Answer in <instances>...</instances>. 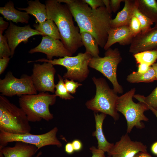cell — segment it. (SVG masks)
Listing matches in <instances>:
<instances>
[{"instance_id":"b9f144b4","label":"cell","mask_w":157,"mask_h":157,"mask_svg":"<svg viewBox=\"0 0 157 157\" xmlns=\"http://www.w3.org/2000/svg\"><path fill=\"white\" fill-rule=\"evenodd\" d=\"M133 157H153L147 152H140L136 154Z\"/></svg>"},{"instance_id":"7402d4cb","label":"cell","mask_w":157,"mask_h":157,"mask_svg":"<svg viewBox=\"0 0 157 157\" xmlns=\"http://www.w3.org/2000/svg\"><path fill=\"white\" fill-rule=\"evenodd\" d=\"M138 10L153 23H157V2L155 0H136Z\"/></svg>"},{"instance_id":"ee69618b","label":"cell","mask_w":157,"mask_h":157,"mask_svg":"<svg viewBox=\"0 0 157 157\" xmlns=\"http://www.w3.org/2000/svg\"><path fill=\"white\" fill-rule=\"evenodd\" d=\"M151 66L155 72L156 74V80L157 81V63H154Z\"/></svg>"},{"instance_id":"277c9868","label":"cell","mask_w":157,"mask_h":157,"mask_svg":"<svg viewBox=\"0 0 157 157\" xmlns=\"http://www.w3.org/2000/svg\"><path fill=\"white\" fill-rule=\"evenodd\" d=\"M29 121L23 111L0 95V131L23 134L30 133Z\"/></svg>"},{"instance_id":"9a60e30c","label":"cell","mask_w":157,"mask_h":157,"mask_svg":"<svg viewBox=\"0 0 157 157\" xmlns=\"http://www.w3.org/2000/svg\"><path fill=\"white\" fill-rule=\"evenodd\" d=\"M157 49V23L146 32H140L134 37L130 44L129 52L133 54Z\"/></svg>"},{"instance_id":"8fae6325","label":"cell","mask_w":157,"mask_h":157,"mask_svg":"<svg viewBox=\"0 0 157 157\" xmlns=\"http://www.w3.org/2000/svg\"><path fill=\"white\" fill-rule=\"evenodd\" d=\"M56 72L53 65L48 62L35 63L31 76L34 86L40 92H55L54 77Z\"/></svg>"},{"instance_id":"603a6c76","label":"cell","mask_w":157,"mask_h":157,"mask_svg":"<svg viewBox=\"0 0 157 157\" xmlns=\"http://www.w3.org/2000/svg\"><path fill=\"white\" fill-rule=\"evenodd\" d=\"M33 26L35 29L43 33L44 36H48L55 39H61L57 27L51 19H47L41 23L34 24Z\"/></svg>"},{"instance_id":"5bb4252c","label":"cell","mask_w":157,"mask_h":157,"mask_svg":"<svg viewBox=\"0 0 157 157\" xmlns=\"http://www.w3.org/2000/svg\"><path fill=\"white\" fill-rule=\"evenodd\" d=\"M36 52L44 53L46 55L47 59L49 60H52L54 56L63 58L72 56L61 41L47 36H42L40 44L28 51L31 54Z\"/></svg>"},{"instance_id":"d590c367","label":"cell","mask_w":157,"mask_h":157,"mask_svg":"<svg viewBox=\"0 0 157 157\" xmlns=\"http://www.w3.org/2000/svg\"><path fill=\"white\" fill-rule=\"evenodd\" d=\"M10 58H0V74L4 71L10 60Z\"/></svg>"},{"instance_id":"c3c4849f","label":"cell","mask_w":157,"mask_h":157,"mask_svg":"<svg viewBox=\"0 0 157 157\" xmlns=\"http://www.w3.org/2000/svg\"></svg>"},{"instance_id":"8992f818","label":"cell","mask_w":157,"mask_h":157,"mask_svg":"<svg viewBox=\"0 0 157 157\" xmlns=\"http://www.w3.org/2000/svg\"><path fill=\"white\" fill-rule=\"evenodd\" d=\"M135 91V88H133L119 96L117 103V111L124 115L126 121L128 133L131 132L134 126L138 129L144 128V125L141 122L149 120L144 115V112L149 109L148 105L141 101L135 103L133 100Z\"/></svg>"},{"instance_id":"bcb514c9","label":"cell","mask_w":157,"mask_h":157,"mask_svg":"<svg viewBox=\"0 0 157 157\" xmlns=\"http://www.w3.org/2000/svg\"><path fill=\"white\" fill-rule=\"evenodd\" d=\"M42 154V152L40 151L35 156H33L32 157H40Z\"/></svg>"},{"instance_id":"e0dca14e","label":"cell","mask_w":157,"mask_h":157,"mask_svg":"<svg viewBox=\"0 0 157 157\" xmlns=\"http://www.w3.org/2000/svg\"><path fill=\"white\" fill-rule=\"evenodd\" d=\"M38 150L34 145L17 141L14 146H6L0 151V157H32Z\"/></svg>"},{"instance_id":"30bf717a","label":"cell","mask_w":157,"mask_h":157,"mask_svg":"<svg viewBox=\"0 0 157 157\" xmlns=\"http://www.w3.org/2000/svg\"><path fill=\"white\" fill-rule=\"evenodd\" d=\"M0 92L1 95L8 97L37 94L31 76L24 75L18 78L10 71L4 78L0 79Z\"/></svg>"},{"instance_id":"d6986e66","label":"cell","mask_w":157,"mask_h":157,"mask_svg":"<svg viewBox=\"0 0 157 157\" xmlns=\"http://www.w3.org/2000/svg\"><path fill=\"white\" fill-rule=\"evenodd\" d=\"M0 13L7 20L17 24H27L30 16L26 12L19 11L16 9L14 3L11 1H8L3 7H0Z\"/></svg>"},{"instance_id":"2e32d148","label":"cell","mask_w":157,"mask_h":157,"mask_svg":"<svg viewBox=\"0 0 157 157\" xmlns=\"http://www.w3.org/2000/svg\"><path fill=\"white\" fill-rule=\"evenodd\" d=\"M134 37L128 26L110 28L104 49L106 51L113 44L117 42L121 45L130 44Z\"/></svg>"},{"instance_id":"d4e9b609","label":"cell","mask_w":157,"mask_h":157,"mask_svg":"<svg viewBox=\"0 0 157 157\" xmlns=\"http://www.w3.org/2000/svg\"><path fill=\"white\" fill-rule=\"evenodd\" d=\"M80 33L82 42L85 49V52L90 54L92 57H99V45L94 37L87 32Z\"/></svg>"},{"instance_id":"74e56055","label":"cell","mask_w":157,"mask_h":157,"mask_svg":"<svg viewBox=\"0 0 157 157\" xmlns=\"http://www.w3.org/2000/svg\"><path fill=\"white\" fill-rule=\"evenodd\" d=\"M9 23L5 21L2 17H0V34H3L4 31L7 29Z\"/></svg>"},{"instance_id":"4fadbf2b","label":"cell","mask_w":157,"mask_h":157,"mask_svg":"<svg viewBox=\"0 0 157 157\" xmlns=\"http://www.w3.org/2000/svg\"><path fill=\"white\" fill-rule=\"evenodd\" d=\"M147 147L141 142L131 140L126 133L123 135L108 153L112 157H133L140 152H147Z\"/></svg>"},{"instance_id":"4dcf8cb0","label":"cell","mask_w":157,"mask_h":157,"mask_svg":"<svg viewBox=\"0 0 157 157\" xmlns=\"http://www.w3.org/2000/svg\"><path fill=\"white\" fill-rule=\"evenodd\" d=\"M130 30L134 37L141 32V26L138 19L133 16L129 26Z\"/></svg>"},{"instance_id":"f35d334b","label":"cell","mask_w":157,"mask_h":157,"mask_svg":"<svg viewBox=\"0 0 157 157\" xmlns=\"http://www.w3.org/2000/svg\"><path fill=\"white\" fill-rule=\"evenodd\" d=\"M150 66L147 64L140 63L139 64L138 72L140 73H144L146 72Z\"/></svg>"},{"instance_id":"ba28073f","label":"cell","mask_w":157,"mask_h":157,"mask_svg":"<svg viewBox=\"0 0 157 157\" xmlns=\"http://www.w3.org/2000/svg\"><path fill=\"white\" fill-rule=\"evenodd\" d=\"M122 60L118 49L109 48L106 51L103 57H92L89 66L99 72L112 83L113 89L117 93L122 94V87L119 84L117 79V71L118 64Z\"/></svg>"},{"instance_id":"484cf974","label":"cell","mask_w":157,"mask_h":157,"mask_svg":"<svg viewBox=\"0 0 157 157\" xmlns=\"http://www.w3.org/2000/svg\"><path fill=\"white\" fill-rule=\"evenodd\" d=\"M137 63H143L151 66L157 60V49L142 51L133 54Z\"/></svg>"},{"instance_id":"52a82bcc","label":"cell","mask_w":157,"mask_h":157,"mask_svg":"<svg viewBox=\"0 0 157 157\" xmlns=\"http://www.w3.org/2000/svg\"><path fill=\"white\" fill-rule=\"evenodd\" d=\"M92 57L90 54L85 52L79 53L74 56H66L50 60L43 58L34 61H28V63L46 62L50 63L53 65H61L67 70L63 76V78L82 82L89 75L90 70L88 67Z\"/></svg>"},{"instance_id":"4316f807","label":"cell","mask_w":157,"mask_h":157,"mask_svg":"<svg viewBox=\"0 0 157 157\" xmlns=\"http://www.w3.org/2000/svg\"><path fill=\"white\" fill-rule=\"evenodd\" d=\"M135 4L133 15L137 18L140 23L141 26V32L145 33L151 28V26L153 23L138 10L136 0H135Z\"/></svg>"},{"instance_id":"f1b7e54d","label":"cell","mask_w":157,"mask_h":157,"mask_svg":"<svg viewBox=\"0 0 157 157\" xmlns=\"http://www.w3.org/2000/svg\"><path fill=\"white\" fill-rule=\"evenodd\" d=\"M133 97L139 101L142 102L148 106L157 110V86L148 96L135 94Z\"/></svg>"},{"instance_id":"83f0119b","label":"cell","mask_w":157,"mask_h":157,"mask_svg":"<svg viewBox=\"0 0 157 157\" xmlns=\"http://www.w3.org/2000/svg\"><path fill=\"white\" fill-rule=\"evenodd\" d=\"M59 81L55 85V94L60 98L65 100H70L74 98L68 92L65 86L63 78L59 74H58Z\"/></svg>"},{"instance_id":"60d3db41","label":"cell","mask_w":157,"mask_h":157,"mask_svg":"<svg viewBox=\"0 0 157 157\" xmlns=\"http://www.w3.org/2000/svg\"><path fill=\"white\" fill-rule=\"evenodd\" d=\"M105 7L109 13L111 14L112 12L110 4V0H102Z\"/></svg>"},{"instance_id":"8d00e7d4","label":"cell","mask_w":157,"mask_h":157,"mask_svg":"<svg viewBox=\"0 0 157 157\" xmlns=\"http://www.w3.org/2000/svg\"><path fill=\"white\" fill-rule=\"evenodd\" d=\"M74 151H80L83 147V144L81 141L78 139H75L72 142Z\"/></svg>"},{"instance_id":"3957f363","label":"cell","mask_w":157,"mask_h":157,"mask_svg":"<svg viewBox=\"0 0 157 157\" xmlns=\"http://www.w3.org/2000/svg\"><path fill=\"white\" fill-rule=\"evenodd\" d=\"M56 97L47 92L22 95L19 99V106L29 122H39L42 119L48 122L53 118L49 107L55 104Z\"/></svg>"},{"instance_id":"7bdbcfd3","label":"cell","mask_w":157,"mask_h":157,"mask_svg":"<svg viewBox=\"0 0 157 157\" xmlns=\"http://www.w3.org/2000/svg\"><path fill=\"white\" fill-rule=\"evenodd\" d=\"M151 149L152 153L157 156V141L155 142L152 145Z\"/></svg>"},{"instance_id":"7dc6e473","label":"cell","mask_w":157,"mask_h":157,"mask_svg":"<svg viewBox=\"0 0 157 157\" xmlns=\"http://www.w3.org/2000/svg\"><path fill=\"white\" fill-rule=\"evenodd\" d=\"M107 157H112L111 156H108Z\"/></svg>"},{"instance_id":"f546056e","label":"cell","mask_w":157,"mask_h":157,"mask_svg":"<svg viewBox=\"0 0 157 157\" xmlns=\"http://www.w3.org/2000/svg\"><path fill=\"white\" fill-rule=\"evenodd\" d=\"M11 55V51L6 36L5 34H0V58H9Z\"/></svg>"},{"instance_id":"cb8c5ba5","label":"cell","mask_w":157,"mask_h":157,"mask_svg":"<svg viewBox=\"0 0 157 157\" xmlns=\"http://www.w3.org/2000/svg\"><path fill=\"white\" fill-rule=\"evenodd\" d=\"M126 80L131 83L151 82L156 80V74L154 69L151 66L144 73L133 72L127 76Z\"/></svg>"},{"instance_id":"44dd1931","label":"cell","mask_w":157,"mask_h":157,"mask_svg":"<svg viewBox=\"0 0 157 157\" xmlns=\"http://www.w3.org/2000/svg\"><path fill=\"white\" fill-rule=\"evenodd\" d=\"M28 6L26 8H17L19 10H24L34 16L36 23H41L47 19L46 6L39 0L27 1Z\"/></svg>"},{"instance_id":"6da1fadb","label":"cell","mask_w":157,"mask_h":157,"mask_svg":"<svg viewBox=\"0 0 157 157\" xmlns=\"http://www.w3.org/2000/svg\"><path fill=\"white\" fill-rule=\"evenodd\" d=\"M58 1L67 6L78 24L80 33L86 32L90 33L99 45L104 48L111 28L112 19L111 15L105 6L93 9L83 0Z\"/></svg>"},{"instance_id":"d6a6232c","label":"cell","mask_w":157,"mask_h":157,"mask_svg":"<svg viewBox=\"0 0 157 157\" xmlns=\"http://www.w3.org/2000/svg\"><path fill=\"white\" fill-rule=\"evenodd\" d=\"M92 9H96L99 7L104 6L102 0H83Z\"/></svg>"},{"instance_id":"9c48e42d","label":"cell","mask_w":157,"mask_h":157,"mask_svg":"<svg viewBox=\"0 0 157 157\" xmlns=\"http://www.w3.org/2000/svg\"><path fill=\"white\" fill-rule=\"evenodd\" d=\"M58 130V128L55 127L49 131L41 134H33L30 133L17 134L0 131V151L6 147L9 143L17 141L34 145L38 150L48 145H55L60 147L62 144L56 136Z\"/></svg>"},{"instance_id":"7c38bea8","label":"cell","mask_w":157,"mask_h":157,"mask_svg":"<svg viewBox=\"0 0 157 157\" xmlns=\"http://www.w3.org/2000/svg\"><path fill=\"white\" fill-rule=\"evenodd\" d=\"M5 33L11 51V58L13 57L17 47L22 42L27 43L28 39L34 35L44 36L42 33L32 28L29 24L19 26L11 21L9 22V26Z\"/></svg>"},{"instance_id":"f6af8a7d","label":"cell","mask_w":157,"mask_h":157,"mask_svg":"<svg viewBox=\"0 0 157 157\" xmlns=\"http://www.w3.org/2000/svg\"><path fill=\"white\" fill-rule=\"evenodd\" d=\"M148 107L149 109L152 111L153 114L156 116L157 118V110L154 109L149 106H148Z\"/></svg>"},{"instance_id":"7a4b0ae2","label":"cell","mask_w":157,"mask_h":157,"mask_svg":"<svg viewBox=\"0 0 157 157\" xmlns=\"http://www.w3.org/2000/svg\"><path fill=\"white\" fill-rule=\"evenodd\" d=\"M45 2L47 19L54 22L59 31L61 41L73 55L83 45L79 29L74 25L71 12L66 4L58 0H47Z\"/></svg>"},{"instance_id":"ffe728a7","label":"cell","mask_w":157,"mask_h":157,"mask_svg":"<svg viewBox=\"0 0 157 157\" xmlns=\"http://www.w3.org/2000/svg\"><path fill=\"white\" fill-rule=\"evenodd\" d=\"M124 5L123 9L118 13L115 18L111 19L110 22L111 28L123 26H129L133 16L135 4V0H124Z\"/></svg>"},{"instance_id":"1f68e13d","label":"cell","mask_w":157,"mask_h":157,"mask_svg":"<svg viewBox=\"0 0 157 157\" xmlns=\"http://www.w3.org/2000/svg\"><path fill=\"white\" fill-rule=\"evenodd\" d=\"M64 82L68 92L70 94L75 93L77 89L79 86L82 85L81 84L78 82H75L72 80H69L68 79H65Z\"/></svg>"},{"instance_id":"ac0fdd59","label":"cell","mask_w":157,"mask_h":157,"mask_svg":"<svg viewBox=\"0 0 157 157\" xmlns=\"http://www.w3.org/2000/svg\"><path fill=\"white\" fill-rule=\"evenodd\" d=\"M95 122V131L93 132L92 135L95 137L97 141L98 149L108 153L113 146V143H110L107 140L103 133L102 126L106 116V114L94 113Z\"/></svg>"},{"instance_id":"e575fe53","label":"cell","mask_w":157,"mask_h":157,"mask_svg":"<svg viewBox=\"0 0 157 157\" xmlns=\"http://www.w3.org/2000/svg\"><path fill=\"white\" fill-rule=\"evenodd\" d=\"M123 0H110V4L112 11L116 13L119 9L121 2L124 1Z\"/></svg>"},{"instance_id":"ab89813d","label":"cell","mask_w":157,"mask_h":157,"mask_svg":"<svg viewBox=\"0 0 157 157\" xmlns=\"http://www.w3.org/2000/svg\"><path fill=\"white\" fill-rule=\"evenodd\" d=\"M65 151L66 153L69 154H72L74 152V151L72 142H69L66 144Z\"/></svg>"},{"instance_id":"836d02e7","label":"cell","mask_w":157,"mask_h":157,"mask_svg":"<svg viewBox=\"0 0 157 157\" xmlns=\"http://www.w3.org/2000/svg\"><path fill=\"white\" fill-rule=\"evenodd\" d=\"M90 149L92 154V157H105V152L94 146L90 147Z\"/></svg>"},{"instance_id":"5b68a950","label":"cell","mask_w":157,"mask_h":157,"mask_svg":"<svg viewBox=\"0 0 157 157\" xmlns=\"http://www.w3.org/2000/svg\"><path fill=\"white\" fill-rule=\"evenodd\" d=\"M92 79L96 86V94L86 102V107L94 113L99 112L109 115L115 121H117L119 117L117 109L119 97L117 93L110 87L104 78L94 76Z\"/></svg>"}]
</instances>
